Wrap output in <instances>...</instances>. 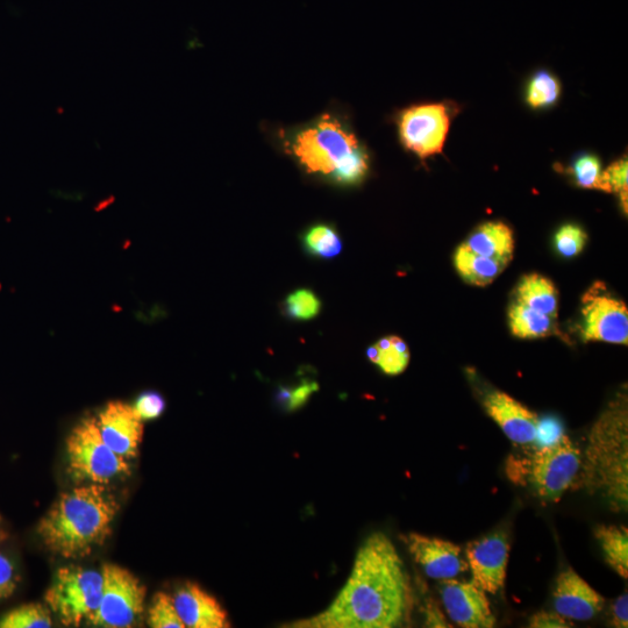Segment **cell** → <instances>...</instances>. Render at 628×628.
Masks as SVG:
<instances>
[{
  "mask_svg": "<svg viewBox=\"0 0 628 628\" xmlns=\"http://www.w3.org/2000/svg\"><path fill=\"white\" fill-rule=\"evenodd\" d=\"M410 577L392 541L376 532L363 542L348 581L318 615L285 628H395L409 622Z\"/></svg>",
  "mask_w": 628,
  "mask_h": 628,
  "instance_id": "1",
  "label": "cell"
},
{
  "mask_svg": "<svg viewBox=\"0 0 628 628\" xmlns=\"http://www.w3.org/2000/svg\"><path fill=\"white\" fill-rule=\"evenodd\" d=\"M278 147L306 174L340 187H354L370 171L368 148L342 113L328 110L303 124L281 128Z\"/></svg>",
  "mask_w": 628,
  "mask_h": 628,
  "instance_id": "2",
  "label": "cell"
},
{
  "mask_svg": "<svg viewBox=\"0 0 628 628\" xmlns=\"http://www.w3.org/2000/svg\"><path fill=\"white\" fill-rule=\"evenodd\" d=\"M119 510L103 484L89 483L64 492L40 520L42 544L67 559L88 556L104 545Z\"/></svg>",
  "mask_w": 628,
  "mask_h": 628,
  "instance_id": "3",
  "label": "cell"
},
{
  "mask_svg": "<svg viewBox=\"0 0 628 628\" xmlns=\"http://www.w3.org/2000/svg\"><path fill=\"white\" fill-rule=\"evenodd\" d=\"M576 484L591 495H601L616 512L628 506L627 399L612 402L589 434Z\"/></svg>",
  "mask_w": 628,
  "mask_h": 628,
  "instance_id": "4",
  "label": "cell"
},
{
  "mask_svg": "<svg viewBox=\"0 0 628 628\" xmlns=\"http://www.w3.org/2000/svg\"><path fill=\"white\" fill-rule=\"evenodd\" d=\"M68 471L77 482L109 484L131 473L128 460L107 446L96 417L84 418L67 439Z\"/></svg>",
  "mask_w": 628,
  "mask_h": 628,
  "instance_id": "5",
  "label": "cell"
},
{
  "mask_svg": "<svg viewBox=\"0 0 628 628\" xmlns=\"http://www.w3.org/2000/svg\"><path fill=\"white\" fill-rule=\"evenodd\" d=\"M102 588V572L82 567L61 568L46 592L45 601L64 626L77 627L95 615Z\"/></svg>",
  "mask_w": 628,
  "mask_h": 628,
  "instance_id": "6",
  "label": "cell"
},
{
  "mask_svg": "<svg viewBox=\"0 0 628 628\" xmlns=\"http://www.w3.org/2000/svg\"><path fill=\"white\" fill-rule=\"evenodd\" d=\"M581 449L567 435H561L532 455L527 477L535 495L547 502H558L575 487L581 474Z\"/></svg>",
  "mask_w": 628,
  "mask_h": 628,
  "instance_id": "7",
  "label": "cell"
},
{
  "mask_svg": "<svg viewBox=\"0 0 628 628\" xmlns=\"http://www.w3.org/2000/svg\"><path fill=\"white\" fill-rule=\"evenodd\" d=\"M102 575L101 603L87 624L105 628L133 627L145 611V585L127 569L112 563L103 566Z\"/></svg>",
  "mask_w": 628,
  "mask_h": 628,
  "instance_id": "8",
  "label": "cell"
},
{
  "mask_svg": "<svg viewBox=\"0 0 628 628\" xmlns=\"http://www.w3.org/2000/svg\"><path fill=\"white\" fill-rule=\"evenodd\" d=\"M454 106L448 103L416 104L397 113L399 142L406 151L420 160L441 154L454 116Z\"/></svg>",
  "mask_w": 628,
  "mask_h": 628,
  "instance_id": "9",
  "label": "cell"
},
{
  "mask_svg": "<svg viewBox=\"0 0 628 628\" xmlns=\"http://www.w3.org/2000/svg\"><path fill=\"white\" fill-rule=\"evenodd\" d=\"M582 305L585 341L627 345L628 310L623 301L608 294L604 285L597 283L584 295Z\"/></svg>",
  "mask_w": 628,
  "mask_h": 628,
  "instance_id": "10",
  "label": "cell"
},
{
  "mask_svg": "<svg viewBox=\"0 0 628 628\" xmlns=\"http://www.w3.org/2000/svg\"><path fill=\"white\" fill-rule=\"evenodd\" d=\"M509 554L510 540L505 531L491 532L468 542L465 555L471 582L487 594H498L505 584Z\"/></svg>",
  "mask_w": 628,
  "mask_h": 628,
  "instance_id": "11",
  "label": "cell"
},
{
  "mask_svg": "<svg viewBox=\"0 0 628 628\" xmlns=\"http://www.w3.org/2000/svg\"><path fill=\"white\" fill-rule=\"evenodd\" d=\"M442 605L452 622L463 628H491L496 617L491 610L487 592L473 582L451 578L440 583Z\"/></svg>",
  "mask_w": 628,
  "mask_h": 628,
  "instance_id": "12",
  "label": "cell"
},
{
  "mask_svg": "<svg viewBox=\"0 0 628 628\" xmlns=\"http://www.w3.org/2000/svg\"><path fill=\"white\" fill-rule=\"evenodd\" d=\"M402 539L413 560L433 580H451L469 569L461 547L451 541L418 533L404 535Z\"/></svg>",
  "mask_w": 628,
  "mask_h": 628,
  "instance_id": "13",
  "label": "cell"
},
{
  "mask_svg": "<svg viewBox=\"0 0 628 628\" xmlns=\"http://www.w3.org/2000/svg\"><path fill=\"white\" fill-rule=\"evenodd\" d=\"M99 432L113 452L121 458H137L142 437L144 421L133 410V406L123 402H111L96 417Z\"/></svg>",
  "mask_w": 628,
  "mask_h": 628,
  "instance_id": "14",
  "label": "cell"
},
{
  "mask_svg": "<svg viewBox=\"0 0 628 628\" xmlns=\"http://www.w3.org/2000/svg\"><path fill=\"white\" fill-rule=\"evenodd\" d=\"M483 405L513 444L528 446L538 440L539 417L517 399L502 391H492L485 396Z\"/></svg>",
  "mask_w": 628,
  "mask_h": 628,
  "instance_id": "15",
  "label": "cell"
},
{
  "mask_svg": "<svg viewBox=\"0 0 628 628\" xmlns=\"http://www.w3.org/2000/svg\"><path fill=\"white\" fill-rule=\"evenodd\" d=\"M554 608L562 617L588 622L604 608V598L574 572L567 569L556 578Z\"/></svg>",
  "mask_w": 628,
  "mask_h": 628,
  "instance_id": "16",
  "label": "cell"
},
{
  "mask_svg": "<svg viewBox=\"0 0 628 628\" xmlns=\"http://www.w3.org/2000/svg\"><path fill=\"white\" fill-rule=\"evenodd\" d=\"M173 598L178 616L181 617L185 627H231L223 606L198 584L192 582L183 584L176 590Z\"/></svg>",
  "mask_w": 628,
  "mask_h": 628,
  "instance_id": "17",
  "label": "cell"
},
{
  "mask_svg": "<svg viewBox=\"0 0 628 628\" xmlns=\"http://www.w3.org/2000/svg\"><path fill=\"white\" fill-rule=\"evenodd\" d=\"M463 245L471 252L508 266L515 251V238L511 228L502 221H488L478 226Z\"/></svg>",
  "mask_w": 628,
  "mask_h": 628,
  "instance_id": "18",
  "label": "cell"
},
{
  "mask_svg": "<svg viewBox=\"0 0 628 628\" xmlns=\"http://www.w3.org/2000/svg\"><path fill=\"white\" fill-rule=\"evenodd\" d=\"M517 302L532 310L558 318L559 292L554 283L539 274H530L518 284Z\"/></svg>",
  "mask_w": 628,
  "mask_h": 628,
  "instance_id": "19",
  "label": "cell"
},
{
  "mask_svg": "<svg viewBox=\"0 0 628 628\" xmlns=\"http://www.w3.org/2000/svg\"><path fill=\"white\" fill-rule=\"evenodd\" d=\"M454 262L463 281L475 287H487L508 267L502 262L471 252L465 245L456 249Z\"/></svg>",
  "mask_w": 628,
  "mask_h": 628,
  "instance_id": "20",
  "label": "cell"
},
{
  "mask_svg": "<svg viewBox=\"0 0 628 628\" xmlns=\"http://www.w3.org/2000/svg\"><path fill=\"white\" fill-rule=\"evenodd\" d=\"M555 320L518 302L513 303L509 311L511 332L520 339L546 338L558 333Z\"/></svg>",
  "mask_w": 628,
  "mask_h": 628,
  "instance_id": "21",
  "label": "cell"
},
{
  "mask_svg": "<svg viewBox=\"0 0 628 628\" xmlns=\"http://www.w3.org/2000/svg\"><path fill=\"white\" fill-rule=\"evenodd\" d=\"M595 537L602 547L606 563L627 580L628 577V531L624 526L601 525Z\"/></svg>",
  "mask_w": 628,
  "mask_h": 628,
  "instance_id": "22",
  "label": "cell"
},
{
  "mask_svg": "<svg viewBox=\"0 0 628 628\" xmlns=\"http://www.w3.org/2000/svg\"><path fill=\"white\" fill-rule=\"evenodd\" d=\"M368 358L381 368L384 374L396 376L404 373L410 362L406 342L398 337H387L368 349Z\"/></svg>",
  "mask_w": 628,
  "mask_h": 628,
  "instance_id": "23",
  "label": "cell"
},
{
  "mask_svg": "<svg viewBox=\"0 0 628 628\" xmlns=\"http://www.w3.org/2000/svg\"><path fill=\"white\" fill-rule=\"evenodd\" d=\"M561 96V83L558 77L539 71L526 88V102L532 109H546L558 103Z\"/></svg>",
  "mask_w": 628,
  "mask_h": 628,
  "instance_id": "24",
  "label": "cell"
},
{
  "mask_svg": "<svg viewBox=\"0 0 628 628\" xmlns=\"http://www.w3.org/2000/svg\"><path fill=\"white\" fill-rule=\"evenodd\" d=\"M304 245L314 256L323 259H332L342 251V241L339 233L331 225L318 224L309 228L305 233Z\"/></svg>",
  "mask_w": 628,
  "mask_h": 628,
  "instance_id": "25",
  "label": "cell"
},
{
  "mask_svg": "<svg viewBox=\"0 0 628 628\" xmlns=\"http://www.w3.org/2000/svg\"><path fill=\"white\" fill-rule=\"evenodd\" d=\"M53 626L51 609L42 604L21 605L0 619V628H49Z\"/></svg>",
  "mask_w": 628,
  "mask_h": 628,
  "instance_id": "26",
  "label": "cell"
},
{
  "mask_svg": "<svg viewBox=\"0 0 628 628\" xmlns=\"http://www.w3.org/2000/svg\"><path fill=\"white\" fill-rule=\"evenodd\" d=\"M148 625L153 628H184L173 596L166 592H157L153 598L151 608L148 610Z\"/></svg>",
  "mask_w": 628,
  "mask_h": 628,
  "instance_id": "27",
  "label": "cell"
},
{
  "mask_svg": "<svg viewBox=\"0 0 628 628\" xmlns=\"http://www.w3.org/2000/svg\"><path fill=\"white\" fill-rule=\"evenodd\" d=\"M573 175L580 187L602 191V164L595 155L578 157L573 166Z\"/></svg>",
  "mask_w": 628,
  "mask_h": 628,
  "instance_id": "28",
  "label": "cell"
},
{
  "mask_svg": "<svg viewBox=\"0 0 628 628\" xmlns=\"http://www.w3.org/2000/svg\"><path fill=\"white\" fill-rule=\"evenodd\" d=\"M285 306L289 316L297 320L313 319L321 310L320 299L312 291L305 289L291 294Z\"/></svg>",
  "mask_w": 628,
  "mask_h": 628,
  "instance_id": "29",
  "label": "cell"
},
{
  "mask_svg": "<svg viewBox=\"0 0 628 628\" xmlns=\"http://www.w3.org/2000/svg\"><path fill=\"white\" fill-rule=\"evenodd\" d=\"M587 240L588 235L580 226L568 224L556 233L555 247L562 256L572 259L583 251Z\"/></svg>",
  "mask_w": 628,
  "mask_h": 628,
  "instance_id": "30",
  "label": "cell"
},
{
  "mask_svg": "<svg viewBox=\"0 0 628 628\" xmlns=\"http://www.w3.org/2000/svg\"><path fill=\"white\" fill-rule=\"evenodd\" d=\"M319 390L317 382L304 381L294 388H281L277 401L287 411H296L303 408L310 397Z\"/></svg>",
  "mask_w": 628,
  "mask_h": 628,
  "instance_id": "31",
  "label": "cell"
},
{
  "mask_svg": "<svg viewBox=\"0 0 628 628\" xmlns=\"http://www.w3.org/2000/svg\"><path fill=\"white\" fill-rule=\"evenodd\" d=\"M628 164L626 159L610 164L602 173V191L617 192L622 195L627 192Z\"/></svg>",
  "mask_w": 628,
  "mask_h": 628,
  "instance_id": "32",
  "label": "cell"
},
{
  "mask_svg": "<svg viewBox=\"0 0 628 628\" xmlns=\"http://www.w3.org/2000/svg\"><path fill=\"white\" fill-rule=\"evenodd\" d=\"M133 410L142 421L153 420L166 410V402L157 392H144L135 402Z\"/></svg>",
  "mask_w": 628,
  "mask_h": 628,
  "instance_id": "33",
  "label": "cell"
},
{
  "mask_svg": "<svg viewBox=\"0 0 628 628\" xmlns=\"http://www.w3.org/2000/svg\"><path fill=\"white\" fill-rule=\"evenodd\" d=\"M19 583L17 568L7 556L0 554V601L9 598Z\"/></svg>",
  "mask_w": 628,
  "mask_h": 628,
  "instance_id": "34",
  "label": "cell"
},
{
  "mask_svg": "<svg viewBox=\"0 0 628 628\" xmlns=\"http://www.w3.org/2000/svg\"><path fill=\"white\" fill-rule=\"evenodd\" d=\"M572 620L559 615L558 612L540 611L530 620L532 628H567L573 627Z\"/></svg>",
  "mask_w": 628,
  "mask_h": 628,
  "instance_id": "35",
  "label": "cell"
},
{
  "mask_svg": "<svg viewBox=\"0 0 628 628\" xmlns=\"http://www.w3.org/2000/svg\"><path fill=\"white\" fill-rule=\"evenodd\" d=\"M612 624L618 628H626L628 626V597L625 592L612 605Z\"/></svg>",
  "mask_w": 628,
  "mask_h": 628,
  "instance_id": "36",
  "label": "cell"
},
{
  "mask_svg": "<svg viewBox=\"0 0 628 628\" xmlns=\"http://www.w3.org/2000/svg\"><path fill=\"white\" fill-rule=\"evenodd\" d=\"M425 619L428 627H452L447 623V619L432 599L425 605Z\"/></svg>",
  "mask_w": 628,
  "mask_h": 628,
  "instance_id": "37",
  "label": "cell"
}]
</instances>
